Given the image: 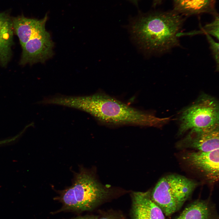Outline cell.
Listing matches in <instances>:
<instances>
[{
    "label": "cell",
    "mask_w": 219,
    "mask_h": 219,
    "mask_svg": "<svg viewBox=\"0 0 219 219\" xmlns=\"http://www.w3.org/2000/svg\"><path fill=\"white\" fill-rule=\"evenodd\" d=\"M62 106L87 112L102 123L111 125H130L161 127L169 121L135 109L105 93L85 96H63Z\"/></svg>",
    "instance_id": "6da1fadb"
},
{
    "label": "cell",
    "mask_w": 219,
    "mask_h": 219,
    "mask_svg": "<svg viewBox=\"0 0 219 219\" xmlns=\"http://www.w3.org/2000/svg\"><path fill=\"white\" fill-rule=\"evenodd\" d=\"M183 19L175 12H164L144 18L133 26L136 41L152 53H165L179 44L178 34Z\"/></svg>",
    "instance_id": "7a4b0ae2"
},
{
    "label": "cell",
    "mask_w": 219,
    "mask_h": 219,
    "mask_svg": "<svg viewBox=\"0 0 219 219\" xmlns=\"http://www.w3.org/2000/svg\"><path fill=\"white\" fill-rule=\"evenodd\" d=\"M109 192L99 183L90 171L81 166L75 172L72 184L59 192L56 199L63 206L59 211L90 210L108 196Z\"/></svg>",
    "instance_id": "3957f363"
},
{
    "label": "cell",
    "mask_w": 219,
    "mask_h": 219,
    "mask_svg": "<svg viewBox=\"0 0 219 219\" xmlns=\"http://www.w3.org/2000/svg\"><path fill=\"white\" fill-rule=\"evenodd\" d=\"M198 185L195 181L181 175H167L156 184L151 193V197L165 215L170 217L182 207Z\"/></svg>",
    "instance_id": "277c9868"
},
{
    "label": "cell",
    "mask_w": 219,
    "mask_h": 219,
    "mask_svg": "<svg viewBox=\"0 0 219 219\" xmlns=\"http://www.w3.org/2000/svg\"><path fill=\"white\" fill-rule=\"evenodd\" d=\"M219 104L214 97L201 95L192 105L183 109L179 118L178 134L193 128H202L219 124Z\"/></svg>",
    "instance_id": "5b68a950"
},
{
    "label": "cell",
    "mask_w": 219,
    "mask_h": 219,
    "mask_svg": "<svg viewBox=\"0 0 219 219\" xmlns=\"http://www.w3.org/2000/svg\"><path fill=\"white\" fill-rule=\"evenodd\" d=\"M219 149L209 152H189L182 158L191 169L201 175L209 182L219 179Z\"/></svg>",
    "instance_id": "8992f818"
},
{
    "label": "cell",
    "mask_w": 219,
    "mask_h": 219,
    "mask_svg": "<svg viewBox=\"0 0 219 219\" xmlns=\"http://www.w3.org/2000/svg\"><path fill=\"white\" fill-rule=\"evenodd\" d=\"M54 43L45 30L29 40L23 47L20 64L43 63L53 55Z\"/></svg>",
    "instance_id": "52a82bcc"
},
{
    "label": "cell",
    "mask_w": 219,
    "mask_h": 219,
    "mask_svg": "<svg viewBox=\"0 0 219 219\" xmlns=\"http://www.w3.org/2000/svg\"><path fill=\"white\" fill-rule=\"evenodd\" d=\"M190 130L186 136L178 143L179 146L203 152L219 149V124Z\"/></svg>",
    "instance_id": "ba28073f"
},
{
    "label": "cell",
    "mask_w": 219,
    "mask_h": 219,
    "mask_svg": "<svg viewBox=\"0 0 219 219\" xmlns=\"http://www.w3.org/2000/svg\"><path fill=\"white\" fill-rule=\"evenodd\" d=\"M132 212L134 219H165L162 209L152 199L149 191L133 193Z\"/></svg>",
    "instance_id": "9c48e42d"
},
{
    "label": "cell",
    "mask_w": 219,
    "mask_h": 219,
    "mask_svg": "<svg viewBox=\"0 0 219 219\" xmlns=\"http://www.w3.org/2000/svg\"><path fill=\"white\" fill-rule=\"evenodd\" d=\"M47 19L46 15L40 20L22 16L12 19L13 31L18 36L22 47L30 39L45 30Z\"/></svg>",
    "instance_id": "30bf717a"
},
{
    "label": "cell",
    "mask_w": 219,
    "mask_h": 219,
    "mask_svg": "<svg viewBox=\"0 0 219 219\" xmlns=\"http://www.w3.org/2000/svg\"><path fill=\"white\" fill-rule=\"evenodd\" d=\"M175 219H219V215L209 200L199 199L188 204Z\"/></svg>",
    "instance_id": "8fae6325"
},
{
    "label": "cell",
    "mask_w": 219,
    "mask_h": 219,
    "mask_svg": "<svg viewBox=\"0 0 219 219\" xmlns=\"http://www.w3.org/2000/svg\"><path fill=\"white\" fill-rule=\"evenodd\" d=\"M214 0H174L175 8L182 13L192 14L211 10Z\"/></svg>",
    "instance_id": "7c38bea8"
},
{
    "label": "cell",
    "mask_w": 219,
    "mask_h": 219,
    "mask_svg": "<svg viewBox=\"0 0 219 219\" xmlns=\"http://www.w3.org/2000/svg\"><path fill=\"white\" fill-rule=\"evenodd\" d=\"M13 33V29L0 32V66L2 67L7 65L12 56Z\"/></svg>",
    "instance_id": "4fadbf2b"
},
{
    "label": "cell",
    "mask_w": 219,
    "mask_h": 219,
    "mask_svg": "<svg viewBox=\"0 0 219 219\" xmlns=\"http://www.w3.org/2000/svg\"><path fill=\"white\" fill-rule=\"evenodd\" d=\"M205 33L209 35H211L219 39V17L217 16L214 20L211 23L206 25L201 30L195 32L188 33V35Z\"/></svg>",
    "instance_id": "5bb4252c"
},
{
    "label": "cell",
    "mask_w": 219,
    "mask_h": 219,
    "mask_svg": "<svg viewBox=\"0 0 219 219\" xmlns=\"http://www.w3.org/2000/svg\"><path fill=\"white\" fill-rule=\"evenodd\" d=\"M209 44L210 48L212 52L213 58L216 63V71H219V43L215 41L210 35H206Z\"/></svg>",
    "instance_id": "9a60e30c"
},
{
    "label": "cell",
    "mask_w": 219,
    "mask_h": 219,
    "mask_svg": "<svg viewBox=\"0 0 219 219\" xmlns=\"http://www.w3.org/2000/svg\"><path fill=\"white\" fill-rule=\"evenodd\" d=\"M13 29L12 19L4 13H0V32Z\"/></svg>",
    "instance_id": "2e32d148"
},
{
    "label": "cell",
    "mask_w": 219,
    "mask_h": 219,
    "mask_svg": "<svg viewBox=\"0 0 219 219\" xmlns=\"http://www.w3.org/2000/svg\"><path fill=\"white\" fill-rule=\"evenodd\" d=\"M71 219H97V218L92 216H84L77 217Z\"/></svg>",
    "instance_id": "e0dca14e"
},
{
    "label": "cell",
    "mask_w": 219,
    "mask_h": 219,
    "mask_svg": "<svg viewBox=\"0 0 219 219\" xmlns=\"http://www.w3.org/2000/svg\"><path fill=\"white\" fill-rule=\"evenodd\" d=\"M99 219H112L110 218L107 217H103L101 218H100Z\"/></svg>",
    "instance_id": "ac0fdd59"
}]
</instances>
